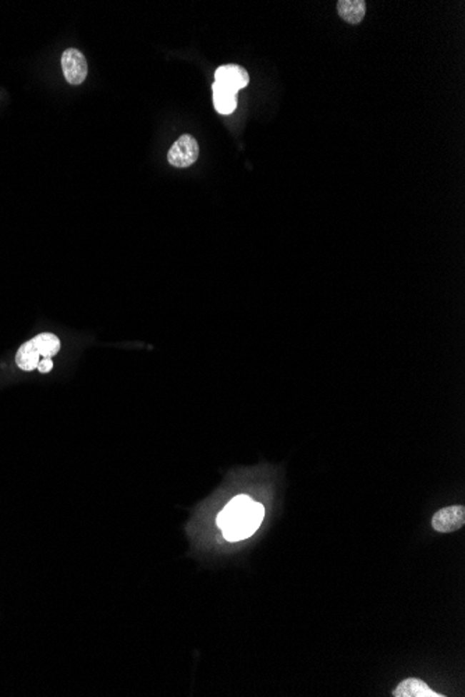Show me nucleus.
Masks as SVG:
<instances>
[{"instance_id": "f257e3e1", "label": "nucleus", "mask_w": 465, "mask_h": 697, "mask_svg": "<svg viewBox=\"0 0 465 697\" xmlns=\"http://www.w3.org/2000/svg\"><path fill=\"white\" fill-rule=\"evenodd\" d=\"M265 510L248 496H237L218 516V526L229 541H239L254 535L259 528Z\"/></svg>"}, {"instance_id": "f03ea898", "label": "nucleus", "mask_w": 465, "mask_h": 697, "mask_svg": "<svg viewBox=\"0 0 465 697\" xmlns=\"http://www.w3.org/2000/svg\"><path fill=\"white\" fill-rule=\"evenodd\" d=\"M199 156V146L191 135H181L170 148L167 161L174 167H190Z\"/></svg>"}, {"instance_id": "7ed1b4c3", "label": "nucleus", "mask_w": 465, "mask_h": 697, "mask_svg": "<svg viewBox=\"0 0 465 697\" xmlns=\"http://www.w3.org/2000/svg\"><path fill=\"white\" fill-rule=\"evenodd\" d=\"M61 69L64 79L71 85H80L88 76V63L79 49H67L61 56Z\"/></svg>"}, {"instance_id": "20e7f679", "label": "nucleus", "mask_w": 465, "mask_h": 697, "mask_svg": "<svg viewBox=\"0 0 465 697\" xmlns=\"http://www.w3.org/2000/svg\"><path fill=\"white\" fill-rule=\"evenodd\" d=\"M465 523L463 506H450L439 510L432 518V526L440 533H451L461 529Z\"/></svg>"}, {"instance_id": "39448f33", "label": "nucleus", "mask_w": 465, "mask_h": 697, "mask_svg": "<svg viewBox=\"0 0 465 697\" xmlns=\"http://www.w3.org/2000/svg\"><path fill=\"white\" fill-rule=\"evenodd\" d=\"M215 82H219L223 86H227L236 92L246 88L249 84V76L246 69L237 64H224L220 66L215 73Z\"/></svg>"}, {"instance_id": "423d86ee", "label": "nucleus", "mask_w": 465, "mask_h": 697, "mask_svg": "<svg viewBox=\"0 0 465 697\" xmlns=\"http://www.w3.org/2000/svg\"><path fill=\"white\" fill-rule=\"evenodd\" d=\"M212 98L216 111L223 116H229L237 109V92L219 82L212 84Z\"/></svg>"}, {"instance_id": "0eeeda50", "label": "nucleus", "mask_w": 465, "mask_h": 697, "mask_svg": "<svg viewBox=\"0 0 465 697\" xmlns=\"http://www.w3.org/2000/svg\"><path fill=\"white\" fill-rule=\"evenodd\" d=\"M394 697H443L434 692L424 681L416 678H409L397 685L393 691Z\"/></svg>"}, {"instance_id": "6e6552de", "label": "nucleus", "mask_w": 465, "mask_h": 697, "mask_svg": "<svg viewBox=\"0 0 465 697\" xmlns=\"http://www.w3.org/2000/svg\"><path fill=\"white\" fill-rule=\"evenodd\" d=\"M339 16L349 24H359L366 13V3L364 0H339Z\"/></svg>"}, {"instance_id": "1a4fd4ad", "label": "nucleus", "mask_w": 465, "mask_h": 697, "mask_svg": "<svg viewBox=\"0 0 465 697\" xmlns=\"http://www.w3.org/2000/svg\"><path fill=\"white\" fill-rule=\"evenodd\" d=\"M39 361H41V355L38 349L35 348L32 340L24 343L17 351L16 363L24 372H32L34 369H36Z\"/></svg>"}, {"instance_id": "9d476101", "label": "nucleus", "mask_w": 465, "mask_h": 697, "mask_svg": "<svg viewBox=\"0 0 465 697\" xmlns=\"http://www.w3.org/2000/svg\"><path fill=\"white\" fill-rule=\"evenodd\" d=\"M32 343L42 358H52L60 351V340L51 333L38 334L32 339Z\"/></svg>"}, {"instance_id": "9b49d317", "label": "nucleus", "mask_w": 465, "mask_h": 697, "mask_svg": "<svg viewBox=\"0 0 465 697\" xmlns=\"http://www.w3.org/2000/svg\"><path fill=\"white\" fill-rule=\"evenodd\" d=\"M41 373H49L52 369H54V361L52 358H42L38 363V368H36Z\"/></svg>"}]
</instances>
